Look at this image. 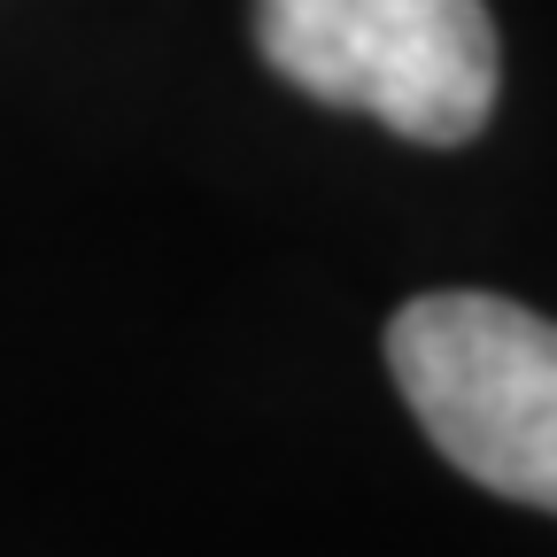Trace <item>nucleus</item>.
<instances>
[{"instance_id":"f257e3e1","label":"nucleus","mask_w":557,"mask_h":557,"mask_svg":"<svg viewBox=\"0 0 557 557\" xmlns=\"http://www.w3.org/2000/svg\"><path fill=\"white\" fill-rule=\"evenodd\" d=\"M387 372L426 442L557 519V325L504 295H418L387 318Z\"/></svg>"},{"instance_id":"f03ea898","label":"nucleus","mask_w":557,"mask_h":557,"mask_svg":"<svg viewBox=\"0 0 557 557\" xmlns=\"http://www.w3.org/2000/svg\"><path fill=\"white\" fill-rule=\"evenodd\" d=\"M256 54L295 94L418 148H465L504 78L480 0H256Z\"/></svg>"}]
</instances>
